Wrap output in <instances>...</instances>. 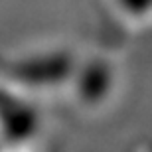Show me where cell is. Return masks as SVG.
<instances>
[{"label":"cell","mask_w":152,"mask_h":152,"mask_svg":"<svg viewBox=\"0 0 152 152\" xmlns=\"http://www.w3.org/2000/svg\"><path fill=\"white\" fill-rule=\"evenodd\" d=\"M117 77L115 65L103 59L89 61L81 67L75 65L67 101L79 111H99L115 97Z\"/></svg>","instance_id":"1"}]
</instances>
